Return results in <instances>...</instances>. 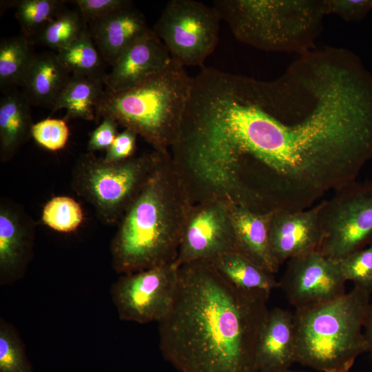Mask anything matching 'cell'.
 Returning <instances> with one entry per match:
<instances>
[{
    "label": "cell",
    "instance_id": "obj_1",
    "mask_svg": "<svg viewBox=\"0 0 372 372\" xmlns=\"http://www.w3.org/2000/svg\"><path fill=\"white\" fill-rule=\"evenodd\" d=\"M233 139L262 212L312 207L372 160V74L355 66L281 122L258 81L240 103Z\"/></svg>",
    "mask_w": 372,
    "mask_h": 372
},
{
    "label": "cell",
    "instance_id": "obj_2",
    "mask_svg": "<svg viewBox=\"0 0 372 372\" xmlns=\"http://www.w3.org/2000/svg\"><path fill=\"white\" fill-rule=\"evenodd\" d=\"M269 295L235 287L209 260L179 266L172 306L158 323L162 354L178 372H256Z\"/></svg>",
    "mask_w": 372,
    "mask_h": 372
},
{
    "label": "cell",
    "instance_id": "obj_3",
    "mask_svg": "<svg viewBox=\"0 0 372 372\" xmlns=\"http://www.w3.org/2000/svg\"><path fill=\"white\" fill-rule=\"evenodd\" d=\"M191 203L170 154L160 158L117 224L110 252L122 275L175 262Z\"/></svg>",
    "mask_w": 372,
    "mask_h": 372
},
{
    "label": "cell",
    "instance_id": "obj_4",
    "mask_svg": "<svg viewBox=\"0 0 372 372\" xmlns=\"http://www.w3.org/2000/svg\"><path fill=\"white\" fill-rule=\"evenodd\" d=\"M192 82L185 67L172 59L164 70L132 88L105 90L95 112L134 131L154 150L169 154L180 132Z\"/></svg>",
    "mask_w": 372,
    "mask_h": 372
},
{
    "label": "cell",
    "instance_id": "obj_5",
    "mask_svg": "<svg viewBox=\"0 0 372 372\" xmlns=\"http://www.w3.org/2000/svg\"><path fill=\"white\" fill-rule=\"evenodd\" d=\"M370 295L354 286L334 300L296 309V362L320 372L350 371L367 352L363 329Z\"/></svg>",
    "mask_w": 372,
    "mask_h": 372
},
{
    "label": "cell",
    "instance_id": "obj_6",
    "mask_svg": "<svg viewBox=\"0 0 372 372\" xmlns=\"http://www.w3.org/2000/svg\"><path fill=\"white\" fill-rule=\"evenodd\" d=\"M214 8L240 42L301 54L313 48L325 15L318 0H216Z\"/></svg>",
    "mask_w": 372,
    "mask_h": 372
},
{
    "label": "cell",
    "instance_id": "obj_7",
    "mask_svg": "<svg viewBox=\"0 0 372 372\" xmlns=\"http://www.w3.org/2000/svg\"><path fill=\"white\" fill-rule=\"evenodd\" d=\"M161 154L153 150L116 163L83 154L72 168L71 187L92 205L103 223L116 225L141 192Z\"/></svg>",
    "mask_w": 372,
    "mask_h": 372
},
{
    "label": "cell",
    "instance_id": "obj_8",
    "mask_svg": "<svg viewBox=\"0 0 372 372\" xmlns=\"http://www.w3.org/2000/svg\"><path fill=\"white\" fill-rule=\"evenodd\" d=\"M320 204L323 256L339 261L372 245V180H355Z\"/></svg>",
    "mask_w": 372,
    "mask_h": 372
},
{
    "label": "cell",
    "instance_id": "obj_9",
    "mask_svg": "<svg viewBox=\"0 0 372 372\" xmlns=\"http://www.w3.org/2000/svg\"><path fill=\"white\" fill-rule=\"evenodd\" d=\"M220 18L216 9L193 0H172L152 30L171 57L182 65H202L218 42Z\"/></svg>",
    "mask_w": 372,
    "mask_h": 372
},
{
    "label": "cell",
    "instance_id": "obj_10",
    "mask_svg": "<svg viewBox=\"0 0 372 372\" xmlns=\"http://www.w3.org/2000/svg\"><path fill=\"white\" fill-rule=\"evenodd\" d=\"M178 267L173 262L121 275L111 289L119 318L139 324L163 320L174 300Z\"/></svg>",
    "mask_w": 372,
    "mask_h": 372
},
{
    "label": "cell",
    "instance_id": "obj_11",
    "mask_svg": "<svg viewBox=\"0 0 372 372\" xmlns=\"http://www.w3.org/2000/svg\"><path fill=\"white\" fill-rule=\"evenodd\" d=\"M235 251L231 202L214 198L189 206L175 263L211 260Z\"/></svg>",
    "mask_w": 372,
    "mask_h": 372
},
{
    "label": "cell",
    "instance_id": "obj_12",
    "mask_svg": "<svg viewBox=\"0 0 372 372\" xmlns=\"http://www.w3.org/2000/svg\"><path fill=\"white\" fill-rule=\"evenodd\" d=\"M345 282L338 261L315 251L289 259L280 284L289 302L298 309L344 295Z\"/></svg>",
    "mask_w": 372,
    "mask_h": 372
},
{
    "label": "cell",
    "instance_id": "obj_13",
    "mask_svg": "<svg viewBox=\"0 0 372 372\" xmlns=\"http://www.w3.org/2000/svg\"><path fill=\"white\" fill-rule=\"evenodd\" d=\"M35 224L17 203L7 198L0 201V282L11 284L21 279L32 258Z\"/></svg>",
    "mask_w": 372,
    "mask_h": 372
},
{
    "label": "cell",
    "instance_id": "obj_14",
    "mask_svg": "<svg viewBox=\"0 0 372 372\" xmlns=\"http://www.w3.org/2000/svg\"><path fill=\"white\" fill-rule=\"evenodd\" d=\"M320 208V203L300 211H273L269 242L280 266L287 260L319 250L323 238Z\"/></svg>",
    "mask_w": 372,
    "mask_h": 372
},
{
    "label": "cell",
    "instance_id": "obj_15",
    "mask_svg": "<svg viewBox=\"0 0 372 372\" xmlns=\"http://www.w3.org/2000/svg\"><path fill=\"white\" fill-rule=\"evenodd\" d=\"M172 59L164 43L151 29L112 65L104 79L105 90L119 92L132 88L164 70Z\"/></svg>",
    "mask_w": 372,
    "mask_h": 372
},
{
    "label": "cell",
    "instance_id": "obj_16",
    "mask_svg": "<svg viewBox=\"0 0 372 372\" xmlns=\"http://www.w3.org/2000/svg\"><path fill=\"white\" fill-rule=\"evenodd\" d=\"M296 362L293 313L279 307L269 309L260 327L255 350L256 372L289 369Z\"/></svg>",
    "mask_w": 372,
    "mask_h": 372
},
{
    "label": "cell",
    "instance_id": "obj_17",
    "mask_svg": "<svg viewBox=\"0 0 372 372\" xmlns=\"http://www.w3.org/2000/svg\"><path fill=\"white\" fill-rule=\"evenodd\" d=\"M87 25L96 48L110 66L151 30L145 16L133 3Z\"/></svg>",
    "mask_w": 372,
    "mask_h": 372
},
{
    "label": "cell",
    "instance_id": "obj_18",
    "mask_svg": "<svg viewBox=\"0 0 372 372\" xmlns=\"http://www.w3.org/2000/svg\"><path fill=\"white\" fill-rule=\"evenodd\" d=\"M235 251L256 265L276 273L280 265L271 252L269 229L273 212L257 213L231 202Z\"/></svg>",
    "mask_w": 372,
    "mask_h": 372
},
{
    "label": "cell",
    "instance_id": "obj_19",
    "mask_svg": "<svg viewBox=\"0 0 372 372\" xmlns=\"http://www.w3.org/2000/svg\"><path fill=\"white\" fill-rule=\"evenodd\" d=\"M56 52L35 54L22 85V92L31 105L51 110L71 76Z\"/></svg>",
    "mask_w": 372,
    "mask_h": 372
},
{
    "label": "cell",
    "instance_id": "obj_20",
    "mask_svg": "<svg viewBox=\"0 0 372 372\" xmlns=\"http://www.w3.org/2000/svg\"><path fill=\"white\" fill-rule=\"evenodd\" d=\"M31 105L22 91L13 89L0 99V161H10L32 137Z\"/></svg>",
    "mask_w": 372,
    "mask_h": 372
},
{
    "label": "cell",
    "instance_id": "obj_21",
    "mask_svg": "<svg viewBox=\"0 0 372 372\" xmlns=\"http://www.w3.org/2000/svg\"><path fill=\"white\" fill-rule=\"evenodd\" d=\"M103 85L99 79L72 74L52 107L50 115L65 109L63 118L66 121L76 118L93 121L96 105L105 92Z\"/></svg>",
    "mask_w": 372,
    "mask_h": 372
},
{
    "label": "cell",
    "instance_id": "obj_22",
    "mask_svg": "<svg viewBox=\"0 0 372 372\" xmlns=\"http://www.w3.org/2000/svg\"><path fill=\"white\" fill-rule=\"evenodd\" d=\"M209 261L224 278L239 289L270 293L273 289L280 287L274 273L236 251L223 254Z\"/></svg>",
    "mask_w": 372,
    "mask_h": 372
},
{
    "label": "cell",
    "instance_id": "obj_23",
    "mask_svg": "<svg viewBox=\"0 0 372 372\" xmlns=\"http://www.w3.org/2000/svg\"><path fill=\"white\" fill-rule=\"evenodd\" d=\"M33 43V39L23 33L1 39L0 89L3 93L22 87L35 55Z\"/></svg>",
    "mask_w": 372,
    "mask_h": 372
},
{
    "label": "cell",
    "instance_id": "obj_24",
    "mask_svg": "<svg viewBox=\"0 0 372 372\" xmlns=\"http://www.w3.org/2000/svg\"><path fill=\"white\" fill-rule=\"evenodd\" d=\"M56 54L71 74L99 79L104 83L107 64L96 48L88 26L79 38L57 51Z\"/></svg>",
    "mask_w": 372,
    "mask_h": 372
},
{
    "label": "cell",
    "instance_id": "obj_25",
    "mask_svg": "<svg viewBox=\"0 0 372 372\" xmlns=\"http://www.w3.org/2000/svg\"><path fill=\"white\" fill-rule=\"evenodd\" d=\"M87 26L77 8H65L33 38V41L57 52L79 38Z\"/></svg>",
    "mask_w": 372,
    "mask_h": 372
},
{
    "label": "cell",
    "instance_id": "obj_26",
    "mask_svg": "<svg viewBox=\"0 0 372 372\" xmlns=\"http://www.w3.org/2000/svg\"><path fill=\"white\" fill-rule=\"evenodd\" d=\"M68 1L17 0L8 3L15 9L22 33L33 38L65 8Z\"/></svg>",
    "mask_w": 372,
    "mask_h": 372
},
{
    "label": "cell",
    "instance_id": "obj_27",
    "mask_svg": "<svg viewBox=\"0 0 372 372\" xmlns=\"http://www.w3.org/2000/svg\"><path fill=\"white\" fill-rule=\"evenodd\" d=\"M81 205L73 198L57 196L52 198L42 209L41 220L50 229L60 233H71L83 223Z\"/></svg>",
    "mask_w": 372,
    "mask_h": 372
},
{
    "label": "cell",
    "instance_id": "obj_28",
    "mask_svg": "<svg viewBox=\"0 0 372 372\" xmlns=\"http://www.w3.org/2000/svg\"><path fill=\"white\" fill-rule=\"evenodd\" d=\"M24 344L14 327L0 319V372H32Z\"/></svg>",
    "mask_w": 372,
    "mask_h": 372
},
{
    "label": "cell",
    "instance_id": "obj_29",
    "mask_svg": "<svg viewBox=\"0 0 372 372\" xmlns=\"http://www.w3.org/2000/svg\"><path fill=\"white\" fill-rule=\"evenodd\" d=\"M341 274L347 281L372 293V245L338 261Z\"/></svg>",
    "mask_w": 372,
    "mask_h": 372
},
{
    "label": "cell",
    "instance_id": "obj_30",
    "mask_svg": "<svg viewBox=\"0 0 372 372\" xmlns=\"http://www.w3.org/2000/svg\"><path fill=\"white\" fill-rule=\"evenodd\" d=\"M70 136L67 121L63 118H47L32 128V137L42 147L52 152L63 149Z\"/></svg>",
    "mask_w": 372,
    "mask_h": 372
},
{
    "label": "cell",
    "instance_id": "obj_31",
    "mask_svg": "<svg viewBox=\"0 0 372 372\" xmlns=\"http://www.w3.org/2000/svg\"><path fill=\"white\" fill-rule=\"evenodd\" d=\"M324 14H333L347 21H359L372 10V0H323Z\"/></svg>",
    "mask_w": 372,
    "mask_h": 372
},
{
    "label": "cell",
    "instance_id": "obj_32",
    "mask_svg": "<svg viewBox=\"0 0 372 372\" xmlns=\"http://www.w3.org/2000/svg\"><path fill=\"white\" fill-rule=\"evenodd\" d=\"M69 2L76 6L87 24L133 3L130 0H74Z\"/></svg>",
    "mask_w": 372,
    "mask_h": 372
},
{
    "label": "cell",
    "instance_id": "obj_33",
    "mask_svg": "<svg viewBox=\"0 0 372 372\" xmlns=\"http://www.w3.org/2000/svg\"><path fill=\"white\" fill-rule=\"evenodd\" d=\"M137 136V133L130 129H125L118 133L106 150L103 160L108 163H116L134 156Z\"/></svg>",
    "mask_w": 372,
    "mask_h": 372
},
{
    "label": "cell",
    "instance_id": "obj_34",
    "mask_svg": "<svg viewBox=\"0 0 372 372\" xmlns=\"http://www.w3.org/2000/svg\"><path fill=\"white\" fill-rule=\"evenodd\" d=\"M118 123L111 117H103L101 124L90 134L87 143L88 152L107 150L118 134Z\"/></svg>",
    "mask_w": 372,
    "mask_h": 372
},
{
    "label": "cell",
    "instance_id": "obj_35",
    "mask_svg": "<svg viewBox=\"0 0 372 372\" xmlns=\"http://www.w3.org/2000/svg\"><path fill=\"white\" fill-rule=\"evenodd\" d=\"M364 335L367 345V352L372 356V304H370L364 322Z\"/></svg>",
    "mask_w": 372,
    "mask_h": 372
},
{
    "label": "cell",
    "instance_id": "obj_36",
    "mask_svg": "<svg viewBox=\"0 0 372 372\" xmlns=\"http://www.w3.org/2000/svg\"><path fill=\"white\" fill-rule=\"evenodd\" d=\"M278 372H305V371H291L290 369H287L285 371H278ZM348 372H351V371H348Z\"/></svg>",
    "mask_w": 372,
    "mask_h": 372
}]
</instances>
